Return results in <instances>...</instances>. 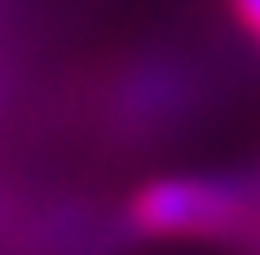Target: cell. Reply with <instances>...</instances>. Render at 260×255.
Returning <instances> with one entry per match:
<instances>
[{
  "instance_id": "6da1fadb",
  "label": "cell",
  "mask_w": 260,
  "mask_h": 255,
  "mask_svg": "<svg viewBox=\"0 0 260 255\" xmlns=\"http://www.w3.org/2000/svg\"><path fill=\"white\" fill-rule=\"evenodd\" d=\"M123 229L146 242H251L260 229V180L234 172H177L137 185Z\"/></svg>"
},
{
  "instance_id": "7a4b0ae2",
  "label": "cell",
  "mask_w": 260,
  "mask_h": 255,
  "mask_svg": "<svg viewBox=\"0 0 260 255\" xmlns=\"http://www.w3.org/2000/svg\"><path fill=\"white\" fill-rule=\"evenodd\" d=\"M230 18L238 22V31L256 44V53H260V0H230Z\"/></svg>"
}]
</instances>
